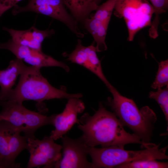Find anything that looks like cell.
I'll return each instance as SVG.
<instances>
[{"mask_svg":"<svg viewBox=\"0 0 168 168\" xmlns=\"http://www.w3.org/2000/svg\"></svg>","mask_w":168,"mask_h":168,"instance_id":"484cf974","label":"cell"},{"mask_svg":"<svg viewBox=\"0 0 168 168\" xmlns=\"http://www.w3.org/2000/svg\"><path fill=\"white\" fill-rule=\"evenodd\" d=\"M68 100L63 111L60 114H54L53 125L55 129L49 136L54 140L61 138L75 124H78V115L85 109L84 104L80 98H72Z\"/></svg>","mask_w":168,"mask_h":168,"instance_id":"4fadbf2b","label":"cell"},{"mask_svg":"<svg viewBox=\"0 0 168 168\" xmlns=\"http://www.w3.org/2000/svg\"><path fill=\"white\" fill-rule=\"evenodd\" d=\"M158 67L155 80L151 86L154 89L162 88L168 85V60L161 61Z\"/></svg>","mask_w":168,"mask_h":168,"instance_id":"ffe728a7","label":"cell"},{"mask_svg":"<svg viewBox=\"0 0 168 168\" xmlns=\"http://www.w3.org/2000/svg\"><path fill=\"white\" fill-rule=\"evenodd\" d=\"M63 154L61 159L55 165L57 168H92L87 159V147L80 137L72 139L66 135L61 138Z\"/></svg>","mask_w":168,"mask_h":168,"instance_id":"8fae6325","label":"cell"},{"mask_svg":"<svg viewBox=\"0 0 168 168\" xmlns=\"http://www.w3.org/2000/svg\"><path fill=\"white\" fill-rule=\"evenodd\" d=\"M149 97L155 100L160 105L165 117L168 121V86L164 89H157L156 91H151Z\"/></svg>","mask_w":168,"mask_h":168,"instance_id":"7402d4cb","label":"cell"},{"mask_svg":"<svg viewBox=\"0 0 168 168\" xmlns=\"http://www.w3.org/2000/svg\"><path fill=\"white\" fill-rule=\"evenodd\" d=\"M117 0H107L99 5L95 13L91 16L93 18L109 23Z\"/></svg>","mask_w":168,"mask_h":168,"instance_id":"d6986e66","label":"cell"},{"mask_svg":"<svg viewBox=\"0 0 168 168\" xmlns=\"http://www.w3.org/2000/svg\"><path fill=\"white\" fill-rule=\"evenodd\" d=\"M159 146L152 144L138 151L126 150L115 146L88 147V153L91 158L92 168H115L122 164L135 161L168 159L166 154L168 146L159 148Z\"/></svg>","mask_w":168,"mask_h":168,"instance_id":"277c9868","label":"cell"},{"mask_svg":"<svg viewBox=\"0 0 168 168\" xmlns=\"http://www.w3.org/2000/svg\"><path fill=\"white\" fill-rule=\"evenodd\" d=\"M40 68L26 66L16 86L12 89L3 100L22 103L25 100H32L42 105L46 100L53 99H68L81 98V93L70 94L64 88H56L52 86L40 72Z\"/></svg>","mask_w":168,"mask_h":168,"instance_id":"7a4b0ae2","label":"cell"},{"mask_svg":"<svg viewBox=\"0 0 168 168\" xmlns=\"http://www.w3.org/2000/svg\"><path fill=\"white\" fill-rule=\"evenodd\" d=\"M103 0H97V2L98 4H99L103 1Z\"/></svg>","mask_w":168,"mask_h":168,"instance_id":"cb8c5ba5","label":"cell"},{"mask_svg":"<svg viewBox=\"0 0 168 168\" xmlns=\"http://www.w3.org/2000/svg\"><path fill=\"white\" fill-rule=\"evenodd\" d=\"M97 52L94 43L89 46H84L81 40L78 39L75 49L71 53L64 52L63 54L68 61L81 65L92 72L108 88L111 84L103 73Z\"/></svg>","mask_w":168,"mask_h":168,"instance_id":"7c38bea8","label":"cell"},{"mask_svg":"<svg viewBox=\"0 0 168 168\" xmlns=\"http://www.w3.org/2000/svg\"><path fill=\"white\" fill-rule=\"evenodd\" d=\"M78 124V128L83 133L80 137L89 147L100 145L102 147L115 146L124 148L126 144L137 143L145 148L149 144L143 142L134 133L126 131L115 114L107 110L101 102L93 115L84 113Z\"/></svg>","mask_w":168,"mask_h":168,"instance_id":"6da1fadb","label":"cell"},{"mask_svg":"<svg viewBox=\"0 0 168 168\" xmlns=\"http://www.w3.org/2000/svg\"><path fill=\"white\" fill-rule=\"evenodd\" d=\"M2 29L7 31L15 43L19 44L39 50H42L44 40L55 34L53 29L40 30L33 26L24 30L14 29L4 27Z\"/></svg>","mask_w":168,"mask_h":168,"instance_id":"5bb4252c","label":"cell"},{"mask_svg":"<svg viewBox=\"0 0 168 168\" xmlns=\"http://www.w3.org/2000/svg\"><path fill=\"white\" fill-rule=\"evenodd\" d=\"M26 65L22 60L16 58L11 60L8 67L0 72V101L4 100L12 90L19 75Z\"/></svg>","mask_w":168,"mask_h":168,"instance_id":"9a60e30c","label":"cell"},{"mask_svg":"<svg viewBox=\"0 0 168 168\" xmlns=\"http://www.w3.org/2000/svg\"><path fill=\"white\" fill-rule=\"evenodd\" d=\"M0 119H1V118H0Z\"/></svg>","mask_w":168,"mask_h":168,"instance_id":"d4e9b609","label":"cell"},{"mask_svg":"<svg viewBox=\"0 0 168 168\" xmlns=\"http://www.w3.org/2000/svg\"><path fill=\"white\" fill-rule=\"evenodd\" d=\"M108 88L112 97L108 98L107 104L113 113L143 142L150 143L153 124L157 120L154 112L147 106L139 110L133 100L122 95L111 85Z\"/></svg>","mask_w":168,"mask_h":168,"instance_id":"3957f363","label":"cell"},{"mask_svg":"<svg viewBox=\"0 0 168 168\" xmlns=\"http://www.w3.org/2000/svg\"><path fill=\"white\" fill-rule=\"evenodd\" d=\"M2 109L0 118L14 126L28 138H35V133L40 128L53 125L54 114L50 116L30 110L22 103L0 101Z\"/></svg>","mask_w":168,"mask_h":168,"instance_id":"5b68a950","label":"cell"},{"mask_svg":"<svg viewBox=\"0 0 168 168\" xmlns=\"http://www.w3.org/2000/svg\"><path fill=\"white\" fill-rule=\"evenodd\" d=\"M0 49L7 50L23 62L32 66L41 68L44 67H57L69 71V67L63 62L39 50L21 45L14 42L11 39L4 43L0 42Z\"/></svg>","mask_w":168,"mask_h":168,"instance_id":"30bf717a","label":"cell"},{"mask_svg":"<svg viewBox=\"0 0 168 168\" xmlns=\"http://www.w3.org/2000/svg\"><path fill=\"white\" fill-rule=\"evenodd\" d=\"M116 168H168V163L147 160L124 163L117 166Z\"/></svg>","mask_w":168,"mask_h":168,"instance_id":"44dd1931","label":"cell"},{"mask_svg":"<svg viewBox=\"0 0 168 168\" xmlns=\"http://www.w3.org/2000/svg\"><path fill=\"white\" fill-rule=\"evenodd\" d=\"M5 120H0V168H16L15 160L23 150L27 148V138Z\"/></svg>","mask_w":168,"mask_h":168,"instance_id":"ba28073f","label":"cell"},{"mask_svg":"<svg viewBox=\"0 0 168 168\" xmlns=\"http://www.w3.org/2000/svg\"><path fill=\"white\" fill-rule=\"evenodd\" d=\"M77 21L83 23L91 12L96 11L99 5L97 0H62Z\"/></svg>","mask_w":168,"mask_h":168,"instance_id":"e0dca14e","label":"cell"},{"mask_svg":"<svg viewBox=\"0 0 168 168\" xmlns=\"http://www.w3.org/2000/svg\"><path fill=\"white\" fill-rule=\"evenodd\" d=\"M64 6L62 0H30L24 6H14L12 13L16 15L30 12L50 17L65 24L78 37L83 38L84 34L80 30L78 22L68 13Z\"/></svg>","mask_w":168,"mask_h":168,"instance_id":"52a82bcc","label":"cell"},{"mask_svg":"<svg viewBox=\"0 0 168 168\" xmlns=\"http://www.w3.org/2000/svg\"><path fill=\"white\" fill-rule=\"evenodd\" d=\"M154 12L147 0H117L113 11L116 16L125 21L130 41L139 30L150 26Z\"/></svg>","mask_w":168,"mask_h":168,"instance_id":"8992f818","label":"cell"},{"mask_svg":"<svg viewBox=\"0 0 168 168\" xmlns=\"http://www.w3.org/2000/svg\"><path fill=\"white\" fill-rule=\"evenodd\" d=\"M27 148L30 157L27 168H54L61 158L62 146L54 142L49 136H45L42 140L35 138H27Z\"/></svg>","mask_w":168,"mask_h":168,"instance_id":"9c48e42d","label":"cell"},{"mask_svg":"<svg viewBox=\"0 0 168 168\" xmlns=\"http://www.w3.org/2000/svg\"><path fill=\"white\" fill-rule=\"evenodd\" d=\"M154 10V18L152 22L149 30V35L153 37L158 36V29L159 16L166 12L168 8V0H150Z\"/></svg>","mask_w":168,"mask_h":168,"instance_id":"ac0fdd59","label":"cell"},{"mask_svg":"<svg viewBox=\"0 0 168 168\" xmlns=\"http://www.w3.org/2000/svg\"><path fill=\"white\" fill-rule=\"evenodd\" d=\"M22 0H0V13L2 15L8 10L13 7Z\"/></svg>","mask_w":168,"mask_h":168,"instance_id":"603a6c76","label":"cell"},{"mask_svg":"<svg viewBox=\"0 0 168 168\" xmlns=\"http://www.w3.org/2000/svg\"><path fill=\"white\" fill-rule=\"evenodd\" d=\"M83 24L84 28L93 36L96 44L97 52L106 50L107 47L105 40L109 23L96 19L91 16Z\"/></svg>","mask_w":168,"mask_h":168,"instance_id":"2e32d148","label":"cell"}]
</instances>
